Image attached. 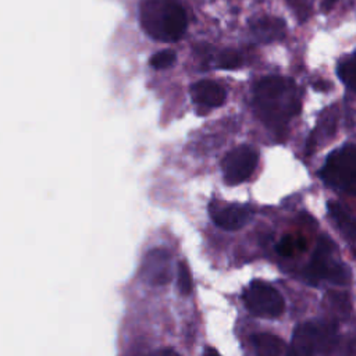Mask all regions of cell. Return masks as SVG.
Masks as SVG:
<instances>
[{
  "label": "cell",
  "mask_w": 356,
  "mask_h": 356,
  "mask_svg": "<svg viewBox=\"0 0 356 356\" xmlns=\"http://www.w3.org/2000/svg\"><path fill=\"white\" fill-rule=\"evenodd\" d=\"M328 211H330L331 217L337 221V224L342 229V232L345 235H348L349 238H353L355 224H353L352 216L346 211V209H343L342 204H339L338 202H328Z\"/></svg>",
  "instance_id": "4fadbf2b"
},
{
  "label": "cell",
  "mask_w": 356,
  "mask_h": 356,
  "mask_svg": "<svg viewBox=\"0 0 356 356\" xmlns=\"http://www.w3.org/2000/svg\"><path fill=\"white\" fill-rule=\"evenodd\" d=\"M203 356H220V353L214 348H207L203 353Z\"/></svg>",
  "instance_id": "44dd1931"
},
{
  "label": "cell",
  "mask_w": 356,
  "mask_h": 356,
  "mask_svg": "<svg viewBox=\"0 0 356 356\" xmlns=\"http://www.w3.org/2000/svg\"><path fill=\"white\" fill-rule=\"evenodd\" d=\"M250 31L257 40L273 42L284 36L285 24L277 17H260L250 22Z\"/></svg>",
  "instance_id": "8fae6325"
},
{
  "label": "cell",
  "mask_w": 356,
  "mask_h": 356,
  "mask_svg": "<svg viewBox=\"0 0 356 356\" xmlns=\"http://www.w3.org/2000/svg\"><path fill=\"white\" fill-rule=\"evenodd\" d=\"M335 1H337V0H323V3H321L323 10H324V11H330V10L332 8V6L335 4Z\"/></svg>",
  "instance_id": "ffe728a7"
},
{
  "label": "cell",
  "mask_w": 356,
  "mask_h": 356,
  "mask_svg": "<svg viewBox=\"0 0 356 356\" xmlns=\"http://www.w3.org/2000/svg\"><path fill=\"white\" fill-rule=\"evenodd\" d=\"M334 249L335 246L328 236H321L318 239L313 259L306 270V275L312 282H317L318 280H328L334 284L346 282V266L339 264L332 259Z\"/></svg>",
  "instance_id": "5b68a950"
},
{
  "label": "cell",
  "mask_w": 356,
  "mask_h": 356,
  "mask_svg": "<svg viewBox=\"0 0 356 356\" xmlns=\"http://www.w3.org/2000/svg\"><path fill=\"white\" fill-rule=\"evenodd\" d=\"M143 277L150 285H165L171 280L170 254L164 249H152L143 260Z\"/></svg>",
  "instance_id": "9c48e42d"
},
{
  "label": "cell",
  "mask_w": 356,
  "mask_h": 356,
  "mask_svg": "<svg viewBox=\"0 0 356 356\" xmlns=\"http://www.w3.org/2000/svg\"><path fill=\"white\" fill-rule=\"evenodd\" d=\"M254 106L266 125H284L300 107L293 81L275 75L260 79L254 86Z\"/></svg>",
  "instance_id": "6da1fadb"
},
{
  "label": "cell",
  "mask_w": 356,
  "mask_h": 356,
  "mask_svg": "<svg viewBox=\"0 0 356 356\" xmlns=\"http://www.w3.org/2000/svg\"><path fill=\"white\" fill-rule=\"evenodd\" d=\"M323 181L338 191L355 192L356 182V154L353 145H345L334 150L320 170Z\"/></svg>",
  "instance_id": "277c9868"
},
{
  "label": "cell",
  "mask_w": 356,
  "mask_h": 356,
  "mask_svg": "<svg viewBox=\"0 0 356 356\" xmlns=\"http://www.w3.org/2000/svg\"><path fill=\"white\" fill-rule=\"evenodd\" d=\"M178 288L179 292L182 295H189L192 292L193 288V282H192V274L189 270V266L186 264V261H181L178 264Z\"/></svg>",
  "instance_id": "9a60e30c"
},
{
  "label": "cell",
  "mask_w": 356,
  "mask_h": 356,
  "mask_svg": "<svg viewBox=\"0 0 356 356\" xmlns=\"http://www.w3.org/2000/svg\"><path fill=\"white\" fill-rule=\"evenodd\" d=\"M152 356H179V353L175 352L174 349L164 348V349H159V350L154 352Z\"/></svg>",
  "instance_id": "d6986e66"
},
{
  "label": "cell",
  "mask_w": 356,
  "mask_h": 356,
  "mask_svg": "<svg viewBox=\"0 0 356 356\" xmlns=\"http://www.w3.org/2000/svg\"><path fill=\"white\" fill-rule=\"evenodd\" d=\"M248 310L264 318H275L284 313L285 302L281 293L270 284L263 281H253L243 293Z\"/></svg>",
  "instance_id": "8992f818"
},
{
  "label": "cell",
  "mask_w": 356,
  "mask_h": 356,
  "mask_svg": "<svg viewBox=\"0 0 356 356\" xmlns=\"http://www.w3.org/2000/svg\"><path fill=\"white\" fill-rule=\"evenodd\" d=\"M214 64L217 68L235 70L242 64V57L238 51H235L232 49H225V50H221L220 53H217V56L214 58Z\"/></svg>",
  "instance_id": "5bb4252c"
},
{
  "label": "cell",
  "mask_w": 356,
  "mask_h": 356,
  "mask_svg": "<svg viewBox=\"0 0 356 356\" xmlns=\"http://www.w3.org/2000/svg\"><path fill=\"white\" fill-rule=\"evenodd\" d=\"M177 60V54L172 50H161L153 54L149 60V64L156 70H164L171 67Z\"/></svg>",
  "instance_id": "2e32d148"
},
{
  "label": "cell",
  "mask_w": 356,
  "mask_h": 356,
  "mask_svg": "<svg viewBox=\"0 0 356 356\" xmlns=\"http://www.w3.org/2000/svg\"><path fill=\"white\" fill-rule=\"evenodd\" d=\"M254 350L257 356H288V348L285 342L273 334H256L252 337Z\"/></svg>",
  "instance_id": "7c38bea8"
},
{
  "label": "cell",
  "mask_w": 356,
  "mask_h": 356,
  "mask_svg": "<svg viewBox=\"0 0 356 356\" xmlns=\"http://www.w3.org/2000/svg\"><path fill=\"white\" fill-rule=\"evenodd\" d=\"M139 21L152 39L168 43L179 40L188 25L186 13L175 0H142Z\"/></svg>",
  "instance_id": "7a4b0ae2"
},
{
  "label": "cell",
  "mask_w": 356,
  "mask_h": 356,
  "mask_svg": "<svg viewBox=\"0 0 356 356\" xmlns=\"http://www.w3.org/2000/svg\"><path fill=\"white\" fill-rule=\"evenodd\" d=\"M259 161V153L249 145H241L229 150L221 163L224 179L229 185L246 181L254 171Z\"/></svg>",
  "instance_id": "52a82bcc"
},
{
  "label": "cell",
  "mask_w": 356,
  "mask_h": 356,
  "mask_svg": "<svg viewBox=\"0 0 356 356\" xmlns=\"http://www.w3.org/2000/svg\"><path fill=\"white\" fill-rule=\"evenodd\" d=\"M337 74L339 79L352 89V79H353V57L349 56L346 60H342L337 68Z\"/></svg>",
  "instance_id": "e0dca14e"
},
{
  "label": "cell",
  "mask_w": 356,
  "mask_h": 356,
  "mask_svg": "<svg viewBox=\"0 0 356 356\" xmlns=\"http://www.w3.org/2000/svg\"><path fill=\"white\" fill-rule=\"evenodd\" d=\"M209 210L214 224L227 231L242 228L252 217V210L242 204H221L218 202H211Z\"/></svg>",
  "instance_id": "ba28073f"
},
{
  "label": "cell",
  "mask_w": 356,
  "mask_h": 356,
  "mask_svg": "<svg viewBox=\"0 0 356 356\" xmlns=\"http://www.w3.org/2000/svg\"><path fill=\"white\" fill-rule=\"evenodd\" d=\"M335 337V325L306 321L293 330L288 356H314L327 352Z\"/></svg>",
  "instance_id": "3957f363"
},
{
  "label": "cell",
  "mask_w": 356,
  "mask_h": 356,
  "mask_svg": "<svg viewBox=\"0 0 356 356\" xmlns=\"http://www.w3.org/2000/svg\"><path fill=\"white\" fill-rule=\"evenodd\" d=\"M191 96L195 103L206 107H220L227 97L225 89L209 79L197 81L191 86Z\"/></svg>",
  "instance_id": "30bf717a"
},
{
  "label": "cell",
  "mask_w": 356,
  "mask_h": 356,
  "mask_svg": "<svg viewBox=\"0 0 356 356\" xmlns=\"http://www.w3.org/2000/svg\"><path fill=\"white\" fill-rule=\"evenodd\" d=\"M295 249H302V250L305 249L302 239H295L292 236H284L277 246V250L284 256H292Z\"/></svg>",
  "instance_id": "ac0fdd59"
}]
</instances>
